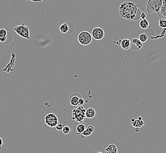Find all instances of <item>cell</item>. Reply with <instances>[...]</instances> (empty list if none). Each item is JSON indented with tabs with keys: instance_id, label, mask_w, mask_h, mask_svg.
Returning <instances> with one entry per match:
<instances>
[{
	"instance_id": "603a6c76",
	"label": "cell",
	"mask_w": 166,
	"mask_h": 153,
	"mask_svg": "<svg viewBox=\"0 0 166 153\" xmlns=\"http://www.w3.org/2000/svg\"><path fill=\"white\" fill-rule=\"evenodd\" d=\"M64 127V124H63V123H58L56 127H55V129H56L58 131H61L63 130V128Z\"/></svg>"
},
{
	"instance_id": "d6986e66",
	"label": "cell",
	"mask_w": 166,
	"mask_h": 153,
	"mask_svg": "<svg viewBox=\"0 0 166 153\" xmlns=\"http://www.w3.org/2000/svg\"><path fill=\"white\" fill-rule=\"evenodd\" d=\"M62 131H63V132L64 134H69L71 133V128L70 127V126L64 125Z\"/></svg>"
},
{
	"instance_id": "5b68a950",
	"label": "cell",
	"mask_w": 166,
	"mask_h": 153,
	"mask_svg": "<svg viewBox=\"0 0 166 153\" xmlns=\"http://www.w3.org/2000/svg\"><path fill=\"white\" fill-rule=\"evenodd\" d=\"M13 29L16 33L20 37L27 40L30 39V36L29 28L28 27L25 25L24 24H22L19 25H15Z\"/></svg>"
},
{
	"instance_id": "2e32d148",
	"label": "cell",
	"mask_w": 166,
	"mask_h": 153,
	"mask_svg": "<svg viewBox=\"0 0 166 153\" xmlns=\"http://www.w3.org/2000/svg\"><path fill=\"white\" fill-rule=\"evenodd\" d=\"M85 128L86 127L84 124L83 123L79 124L75 127V131L77 132V134H82L84 132Z\"/></svg>"
},
{
	"instance_id": "d4e9b609",
	"label": "cell",
	"mask_w": 166,
	"mask_h": 153,
	"mask_svg": "<svg viewBox=\"0 0 166 153\" xmlns=\"http://www.w3.org/2000/svg\"><path fill=\"white\" fill-rule=\"evenodd\" d=\"M147 17V15L146 14V13H141V15H140V18L141 19H146Z\"/></svg>"
},
{
	"instance_id": "3957f363",
	"label": "cell",
	"mask_w": 166,
	"mask_h": 153,
	"mask_svg": "<svg viewBox=\"0 0 166 153\" xmlns=\"http://www.w3.org/2000/svg\"><path fill=\"white\" fill-rule=\"evenodd\" d=\"M85 112L86 110L83 107L79 106L73 110V119L76 123H83L85 119Z\"/></svg>"
},
{
	"instance_id": "ffe728a7",
	"label": "cell",
	"mask_w": 166,
	"mask_h": 153,
	"mask_svg": "<svg viewBox=\"0 0 166 153\" xmlns=\"http://www.w3.org/2000/svg\"><path fill=\"white\" fill-rule=\"evenodd\" d=\"M159 26L163 28H166V19L161 18L159 20Z\"/></svg>"
},
{
	"instance_id": "9a60e30c",
	"label": "cell",
	"mask_w": 166,
	"mask_h": 153,
	"mask_svg": "<svg viewBox=\"0 0 166 153\" xmlns=\"http://www.w3.org/2000/svg\"><path fill=\"white\" fill-rule=\"evenodd\" d=\"M60 32H61L62 33H64V34H66V33H67V32L69 31V25L68 24V23H64L63 24H62L60 28Z\"/></svg>"
},
{
	"instance_id": "8992f818",
	"label": "cell",
	"mask_w": 166,
	"mask_h": 153,
	"mask_svg": "<svg viewBox=\"0 0 166 153\" xmlns=\"http://www.w3.org/2000/svg\"><path fill=\"white\" fill-rule=\"evenodd\" d=\"M45 123L50 127H55L58 124V118L54 113H48L45 117Z\"/></svg>"
},
{
	"instance_id": "44dd1931",
	"label": "cell",
	"mask_w": 166,
	"mask_h": 153,
	"mask_svg": "<svg viewBox=\"0 0 166 153\" xmlns=\"http://www.w3.org/2000/svg\"><path fill=\"white\" fill-rule=\"evenodd\" d=\"M7 34H8V31L5 29L4 28L0 29V37L7 36Z\"/></svg>"
},
{
	"instance_id": "8fae6325",
	"label": "cell",
	"mask_w": 166,
	"mask_h": 153,
	"mask_svg": "<svg viewBox=\"0 0 166 153\" xmlns=\"http://www.w3.org/2000/svg\"><path fill=\"white\" fill-rule=\"evenodd\" d=\"M142 42H141L138 38H133L131 42V47L134 50H140L142 47Z\"/></svg>"
},
{
	"instance_id": "ba28073f",
	"label": "cell",
	"mask_w": 166,
	"mask_h": 153,
	"mask_svg": "<svg viewBox=\"0 0 166 153\" xmlns=\"http://www.w3.org/2000/svg\"><path fill=\"white\" fill-rule=\"evenodd\" d=\"M92 37L95 40H101L104 38V31L100 27H95L92 30Z\"/></svg>"
},
{
	"instance_id": "30bf717a",
	"label": "cell",
	"mask_w": 166,
	"mask_h": 153,
	"mask_svg": "<svg viewBox=\"0 0 166 153\" xmlns=\"http://www.w3.org/2000/svg\"><path fill=\"white\" fill-rule=\"evenodd\" d=\"M131 124L134 128H141L144 124V122L142 120L141 117H138L137 119L132 118L131 119Z\"/></svg>"
},
{
	"instance_id": "cb8c5ba5",
	"label": "cell",
	"mask_w": 166,
	"mask_h": 153,
	"mask_svg": "<svg viewBox=\"0 0 166 153\" xmlns=\"http://www.w3.org/2000/svg\"><path fill=\"white\" fill-rule=\"evenodd\" d=\"M7 36H5V37H0V42H3V43H6L7 42Z\"/></svg>"
},
{
	"instance_id": "5bb4252c",
	"label": "cell",
	"mask_w": 166,
	"mask_h": 153,
	"mask_svg": "<svg viewBox=\"0 0 166 153\" xmlns=\"http://www.w3.org/2000/svg\"><path fill=\"white\" fill-rule=\"evenodd\" d=\"M94 132V127L93 125H88L85 128L84 132L82 133L84 137L90 136Z\"/></svg>"
},
{
	"instance_id": "ac0fdd59",
	"label": "cell",
	"mask_w": 166,
	"mask_h": 153,
	"mask_svg": "<svg viewBox=\"0 0 166 153\" xmlns=\"http://www.w3.org/2000/svg\"><path fill=\"white\" fill-rule=\"evenodd\" d=\"M149 37H148V36L147 34L146 33H141V34H140L139 36V38L138 39L140 40V41L141 42H145L147 41Z\"/></svg>"
},
{
	"instance_id": "9c48e42d",
	"label": "cell",
	"mask_w": 166,
	"mask_h": 153,
	"mask_svg": "<svg viewBox=\"0 0 166 153\" xmlns=\"http://www.w3.org/2000/svg\"><path fill=\"white\" fill-rule=\"evenodd\" d=\"M96 111L94 110V109L92 107H90L89 108H88L87 110H86V112H85V119H91V121L93 119H94L95 117H96Z\"/></svg>"
},
{
	"instance_id": "4fadbf2b",
	"label": "cell",
	"mask_w": 166,
	"mask_h": 153,
	"mask_svg": "<svg viewBox=\"0 0 166 153\" xmlns=\"http://www.w3.org/2000/svg\"><path fill=\"white\" fill-rule=\"evenodd\" d=\"M105 153H118V148L116 144H110L105 149Z\"/></svg>"
},
{
	"instance_id": "f1b7e54d",
	"label": "cell",
	"mask_w": 166,
	"mask_h": 153,
	"mask_svg": "<svg viewBox=\"0 0 166 153\" xmlns=\"http://www.w3.org/2000/svg\"><path fill=\"white\" fill-rule=\"evenodd\" d=\"M95 153H103V152H96Z\"/></svg>"
},
{
	"instance_id": "7a4b0ae2",
	"label": "cell",
	"mask_w": 166,
	"mask_h": 153,
	"mask_svg": "<svg viewBox=\"0 0 166 153\" xmlns=\"http://www.w3.org/2000/svg\"><path fill=\"white\" fill-rule=\"evenodd\" d=\"M162 0H148L146 9L150 14L159 13L163 5Z\"/></svg>"
},
{
	"instance_id": "484cf974",
	"label": "cell",
	"mask_w": 166,
	"mask_h": 153,
	"mask_svg": "<svg viewBox=\"0 0 166 153\" xmlns=\"http://www.w3.org/2000/svg\"><path fill=\"white\" fill-rule=\"evenodd\" d=\"M3 144V140L1 137H0V147L2 146Z\"/></svg>"
},
{
	"instance_id": "83f0119b",
	"label": "cell",
	"mask_w": 166,
	"mask_h": 153,
	"mask_svg": "<svg viewBox=\"0 0 166 153\" xmlns=\"http://www.w3.org/2000/svg\"><path fill=\"white\" fill-rule=\"evenodd\" d=\"M162 2L163 4H166V0H162Z\"/></svg>"
},
{
	"instance_id": "52a82bcc",
	"label": "cell",
	"mask_w": 166,
	"mask_h": 153,
	"mask_svg": "<svg viewBox=\"0 0 166 153\" xmlns=\"http://www.w3.org/2000/svg\"><path fill=\"white\" fill-rule=\"evenodd\" d=\"M70 103L73 106H81L84 104V100L80 94L74 93L70 97Z\"/></svg>"
},
{
	"instance_id": "4316f807",
	"label": "cell",
	"mask_w": 166,
	"mask_h": 153,
	"mask_svg": "<svg viewBox=\"0 0 166 153\" xmlns=\"http://www.w3.org/2000/svg\"><path fill=\"white\" fill-rule=\"evenodd\" d=\"M134 130H135V132H136L137 133H138V132H139V128H135Z\"/></svg>"
},
{
	"instance_id": "277c9868",
	"label": "cell",
	"mask_w": 166,
	"mask_h": 153,
	"mask_svg": "<svg viewBox=\"0 0 166 153\" xmlns=\"http://www.w3.org/2000/svg\"><path fill=\"white\" fill-rule=\"evenodd\" d=\"M93 37L88 31H84L81 32L78 36V41L82 46H88L92 42Z\"/></svg>"
},
{
	"instance_id": "6da1fadb",
	"label": "cell",
	"mask_w": 166,
	"mask_h": 153,
	"mask_svg": "<svg viewBox=\"0 0 166 153\" xmlns=\"http://www.w3.org/2000/svg\"><path fill=\"white\" fill-rule=\"evenodd\" d=\"M119 13L121 17L127 19L138 20L141 13L138 5L132 2H124L120 5Z\"/></svg>"
},
{
	"instance_id": "7c38bea8",
	"label": "cell",
	"mask_w": 166,
	"mask_h": 153,
	"mask_svg": "<svg viewBox=\"0 0 166 153\" xmlns=\"http://www.w3.org/2000/svg\"><path fill=\"white\" fill-rule=\"evenodd\" d=\"M120 45L121 48L124 50H128L131 47V41L130 39L125 38L121 41Z\"/></svg>"
},
{
	"instance_id": "e0dca14e",
	"label": "cell",
	"mask_w": 166,
	"mask_h": 153,
	"mask_svg": "<svg viewBox=\"0 0 166 153\" xmlns=\"http://www.w3.org/2000/svg\"><path fill=\"white\" fill-rule=\"evenodd\" d=\"M149 26V22L146 19H142L140 22V27L142 29H147Z\"/></svg>"
},
{
	"instance_id": "7402d4cb",
	"label": "cell",
	"mask_w": 166,
	"mask_h": 153,
	"mask_svg": "<svg viewBox=\"0 0 166 153\" xmlns=\"http://www.w3.org/2000/svg\"><path fill=\"white\" fill-rule=\"evenodd\" d=\"M160 12L163 15L166 17V4H163L160 9Z\"/></svg>"
}]
</instances>
